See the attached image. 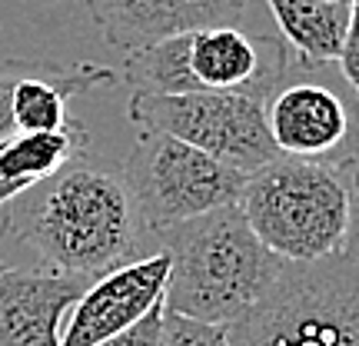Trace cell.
Returning <instances> with one entry per match:
<instances>
[{
    "instance_id": "obj_4",
    "label": "cell",
    "mask_w": 359,
    "mask_h": 346,
    "mask_svg": "<svg viewBox=\"0 0 359 346\" xmlns=\"http://www.w3.org/2000/svg\"><path fill=\"white\" fill-rule=\"evenodd\" d=\"M290 67L280 40L240 27H206L127 53L123 77L137 93H253L266 100Z\"/></svg>"
},
{
    "instance_id": "obj_3",
    "label": "cell",
    "mask_w": 359,
    "mask_h": 346,
    "mask_svg": "<svg viewBox=\"0 0 359 346\" xmlns=\"http://www.w3.org/2000/svg\"><path fill=\"white\" fill-rule=\"evenodd\" d=\"M240 210L259 244L286 263L343 253L349 227L346 167L276 157L246 177Z\"/></svg>"
},
{
    "instance_id": "obj_2",
    "label": "cell",
    "mask_w": 359,
    "mask_h": 346,
    "mask_svg": "<svg viewBox=\"0 0 359 346\" xmlns=\"http://www.w3.org/2000/svg\"><path fill=\"white\" fill-rule=\"evenodd\" d=\"M154 250L170 257L163 307L219 326L240 320L286 263L259 244L236 204L154 233Z\"/></svg>"
},
{
    "instance_id": "obj_20",
    "label": "cell",
    "mask_w": 359,
    "mask_h": 346,
    "mask_svg": "<svg viewBox=\"0 0 359 346\" xmlns=\"http://www.w3.org/2000/svg\"><path fill=\"white\" fill-rule=\"evenodd\" d=\"M4 270H7V263H4V260H0V273H4Z\"/></svg>"
},
{
    "instance_id": "obj_6",
    "label": "cell",
    "mask_w": 359,
    "mask_h": 346,
    "mask_svg": "<svg viewBox=\"0 0 359 346\" xmlns=\"http://www.w3.org/2000/svg\"><path fill=\"white\" fill-rule=\"evenodd\" d=\"M120 173L150 240L173 223L240 204L246 187V173L154 130H140Z\"/></svg>"
},
{
    "instance_id": "obj_11",
    "label": "cell",
    "mask_w": 359,
    "mask_h": 346,
    "mask_svg": "<svg viewBox=\"0 0 359 346\" xmlns=\"http://www.w3.org/2000/svg\"><path fill=\"white\" fill-rule=\"evenodd\" d=\"M90 283L53 270L0 273V346H60L64 320Z\"/></svg>"
},
{
    "instance_id": "obj_5",
    "label": "cell",
    "mask_w": 359,
    "mask_h": 346,
    "mask_svg": "<svg viewBox=\"0 0 359 346\" xmlns=\"http://www.w3.org/2000/svg\"><path fill=\"white\" fill-rule=\"evenodd\" d=\"M230 330V346H359V267L343 253L283 263Z\"/></svg>"
},
{
    "instance_id": "obj_19",
    "label": "cell",
    "mask_w": 359,
    "mask_h": 346,
    "mask_svg": "<svg viewBox=\"0 0 359 346\" xmlns=\"http://www.w3.org/2000/svg\"><path fill=\"white\" fill-rule=\"evenodd\" d=\"M17 187H11V183H7V180H0V206L7 204V200H13V197H17Z\"/></svg>"
},
{
    "instance_id": "obj_14",
    "label": "cell",
    "mask_w": 359,
    "mask_h": 346,
    "mask_svg": "<svg viewBox=\"0 0 359 346\" xmlns=\"http://www.w3.org/2000/svg\"><path fill=\"white\" fill-rule=\"evenodd\" d=\"M160 346H230V330L219 323H203L170 313L163 307V326H160Z\"/></svg>"
},
{
    "instance_id": "obj_7",
    "label": "cell",
    "mask_w": 359,
    "mask_h": 346,
    "mask_svg": "<svg viewBox=\"0 0 359 346\" xmlns=\"http://www.w3.org/2000/svg\"><path fill=\"white\" fill-rule=\"evenodd\" d=\"M127 114L140 130L190 143L246 177L280 157L266 127V100L253 93H137Z\"/></svg>"
},
{
    "instance_id": "obj_10",
    "label": "cell",
    "mask_w": 359,
    "mask_h": 346,
    "mask_svg": "<svg viewBox=\"0 0 359 346\" xmlns=\"http://www.w3.org/2000/svg\"><path fill=\"white\" fill-rule=\"evenodd\" d=\"M87 7L107 44L133 53L177 34L236 27L246 0H87Z\"/></svg>"
},
{
    "instance_id": "obj_13",
    "label": "cell",
    "mask_w": 359,
    "mask_h": 346,
    "mask_svg": "<svg viewBox=\"0 0 359 346\" xmlns=\"http://www.w3.org/2000/svg\"><path fill=\"white\" fill-rule=\"evenodd\" d=\"M87 143L90 133L80 120H70L64 130L50 133H11L7 140H0V180L24 193L27 187L80 160Z\"/></svg>"
},
{
    "instance_id": "obj_18",
    "label": "cell",
    "mask_w": 359,
    "mask_h": 346,
    "mask_svg": "<svg viewBox=\"0 0 359 346\" xmlns=\"http://www.w3.org/2000/svg\"><path fill=\"white\" fill-rule=\"evenodd\" d=\"M20 67H24V60L0 64V140H7V137L13 133L11 93H13V84H17V77H20Z\"/></svg>"
},
{
    "instance_id": "obj_9",
    "label": "cell",
    "mask_w": 359,
    "mask_h": 346,
    "mask_svg": "<svg viewBox=\"0 0 359 346\" xmlns=\"http://www.w3.org/2000/svg\"><path fill=\"white\" fill-rule=\"evenodd\" d=\"M167 277L170 257L163 250L97 277L67 313L60 346H97L130 330L137 320H143L150 310L163 303Z\"/></svg>"
},
{
    "instance_id": "obj_16",
    "label": "cell",
    "mask_w": 359,
    "mask_h": 346,
    "mask_svg": "<svg viewBox=\"0 0 359 346\" xmlns=\"http://www.w3.org/2000/svg\"><path fill=\"white\" fill-rule=\"evenodd\" d=\"M339 70L346 87L359 97V0H353V13H349V27H346V40H343V51H339Z\"/></svg>"
},
{
    "instance_id": "obj_17",
    "label": "cell",
    "mask_w": 359,
    "mask_h": 346,
    "mask_svg": "<svg viewBox=\"0 0 359 346\" xmlns=\"http://www.w3.org/2000/svg\"><path fill=\"white\" fill-rule=\"evenodd\" d=\"M346 177H349V227H346V240H343V257L359 267V157L353 164H346Z\"/></svg>"
},
{
    "instance_id": "obj_1",
    "label": "cell",
    "mask_w": 359,
    "mask_h": 346,
    "mask_svg": "<svg viewBox=\"0 0 359 346\" xmlns=\"http://www.w3.org/2000/svg\"><path fill=\"white\" fill-rule=\"evenodd\" d=\"M0 240L40 260V270L97 277L156 253L123 173L83 160L40 180L0 206Z\"/></svg>"
},
{
    "instance_id": "obj_12",
    "label": "cell",
    "mask_w": 359,
    "mask_h": 346,
    "mask_svg": "<svg viewBox=\"0 0 359 346\" xmlns=\"http://www.w3.org/2000/svg\"><path fill=\"white\" fill-rule=\"evenodd\" d=\"M280 27L286 47L306 67L339 60L353 0H263Z\"/></svg>"
},
{
    "instance_id": "obj_15",
    "label": "cell",
    "mask_w": 359,
    "mask_h": 346,
    "mask_svg": "<svg viewBox=\"0 0 359 346\" xmlns=\"http://www.w3.org/2000/svg\"><path fill=\"white\" fill-rule=\"evenodd\" d=\"M160 326H163V303L154 307L143 320H137L130 330L110 336L97 346H160Z\"/></svg>"
},
{
    "instance_id": "obj_8",
    "label": "cell",
    "mask_w": 359,
    "mask_h": 346,
    "mask_svg": "<svg viewBox=\"0 0 359 346\" xmlns=\"http://www.w3.org/2000/svg\"><path fill=\"white\" fill-rule=\"evenodd\" d=\"M303 74L293 67L280 87L266 97V127L280 157L316 160L346 167L359 157V97L339 93V87Z\"/></svg>"
}]
</instances>
